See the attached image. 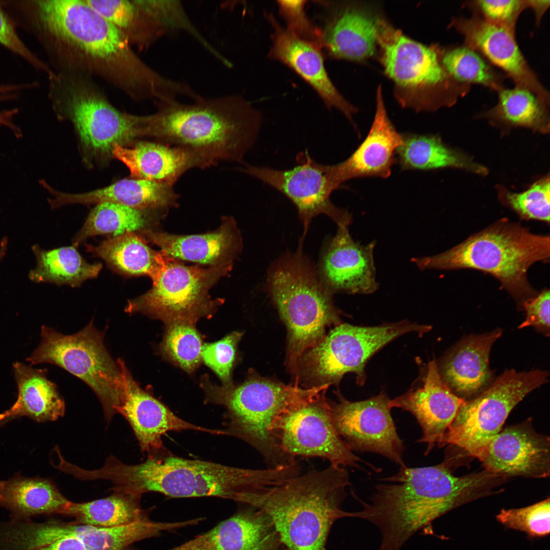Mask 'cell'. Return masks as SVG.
Wrapping results in <instances>:
<instances>
[{"instance_id":"39","label":"cell","mask_w":550,"mask_h":550,"mask_svg":"<svg viewBox=\"0 0 550 550\" xmlns=\"http://www.w3.org/2000/svg\"><path fill=\"white\" fill-rule=\"evenodd\" d=\"M87 4L119 30L131 45L150 46L164 35L157 22L138 0H86Z\"/></svg>"},{"instance_id":"8","label":"cell","mask_w":550,"mask_h":550,"mask_svg":"<svg viewBox=\"0 0 550 550\" xmlns=\"http://www.w3.org/2000/svg\"><path fill=\"white\" fill-rule=\"evenodd\" d=\"M85 75L56 72L49 79V96L53 107L71 120L81 141L91 152L112 155L115 145L124 146L148 136L149 115L135 116L115 108Z\"/></svg>"},{"instance_id":"27","label":"cell","mask_w":550,"mask_h":550,"mask_svg":"<svg viewBox=\"0 0 550 550\" xmlns=\"http://www.w3.org/2000/svg\"><path fill=\"white\" fill-rule=\"evenodd\" d=\"M281 544L270 519L257 509L240 512L167 550H282Z\"/></svg>"},{"instance_id":"3","label":"cell","mask_w":550,"mask_h":550,"mask_svg":"<svg viewBox=\"0 0 550 550\" xmlns=\"http://www.w3.org/2000/svg\"><path fill=\"white\" fill-rule=\"evenodd\" d=\"M193 101H155L157 111L149 115V136L193 150L213 166L220 161L241 162L257 139L260 112L236 95L200 96Z\"/></svg>"},{"instance_id":"44","label":"cell","mask_w":550,"mask_h":550,"mask_svg":"<svg viewBox=\"0 0 550 550\" xmlns=\"http://www.w3.org/2000/svg\"><path fill=\"white\" fill-rule=\"evenodd\" d=\"M496 518L505 527L526 532L530 536H545L550 531L549 499L526 507L503 509Z\"/></svg>"},{"instance_id":"43","label":"cell","mask_w":550,"mask_h":550,"mask_svg":"<svg viewBox=\"0 0 550 550\" xmlns=\"http://www.w3.org/2000/svg\"><path fill=\"white\" fill-rule=\"evenodd\" d=\"M502 200L522 219L549 223L550 182L545 177L519 193L504 191Z\"/></svg>"},{"instance_id":"45","label":"cell","mask_w":550,"mask_h":550,"mask_svg":"<svg viewBox=\"0 0 550 550\" xmlns=\"http://www.w3.org/2000/svg\"><path fill=\"white\" fill-rule=\"evenodd\" d=\"M7 543L9 550H89L72 537L46 536L39 532L33 524H22L13 529Z\"/></svg>"},{"instance_id":"47","label":"cell","mask_w":550,"mask_h":550,"mask_svg":"<svg viewBox=\"0 0 550 550\" xmlns=\"http://www.w3.org/2000/svg\"><path fill=\"white\" fill-rule=\"evenodd\" d=\"M466 5L485 20L514 33L518 17L528 8L527 0H477Z\"/></svg>"},{"instance_id":"34","label":"cell","mask_w":550,"mask_h":550,"mask_svg":"<svg viewBox=\"0 0 550 550\" xmlns=\"http://www.w3.org/2000/svg\"><path fill=\"white\" fill-rule=\"evenodd\" d=\"M396 154L402 171H430L446 168L485 175L487 170L469 156L446 145L437 135L407 133Z\"/></svg>"},{"instance_id":"19","label":"cell","mask_w":550,"mask_h":550,"mask_svg":"<svg viewBox=\"0 0 550 550\" xmlns=\"http://www.w3.org/2000/svg\"><path fill=\"white\" fill-rule=\"evenodd\" d=\"M450 25L463 37L464 44L503 70L515 86L531 91L549 104V93L526 61L514 33L474 13L469 18H454Z\"/></svg>"},{"instance_id":"17","label":"cell","mask_w":550,"mask_h":550,"mask_svg":"<svg viewBox=\"0 0 550 550\" xmlns=\"http://www.w3.org/2000/svg\"><path fill=\"white\" fill-rule=\"evenodd\" d=\"M390 400L382 392L356 402L341 396L338 403H329L332 421L351 451L377 453L404 467V447L391 416Z\"/></svg>"},{"instance_id":"40","label":"cell","mask_w":550,"mask_h":550,"mask_svg":"<svg viewBox=\"0 0 550 550\" xmlns=\"http://www.w3.org/2000/svg\"><path fill=\"white\" fill-rule=\"evenodd\" d=\"M162 210H142L115 203H99L91 211L75 235L72 245L77 248L88 238L97 235L112 234L115 237L150 229L148 227L154 213Z\"/></svg>"},{"instance_id":"5","label":"cell","mask_w":550,"mask_h":550,"mask_svg":"<svg viewBox=\"0 0 550 550\" xmlns=\"http://www.w3.org/2000/svg\"><path fill=\"white\" fill-rule=\"evenodd\" d=\"M290 475L286 466L248 469L174 456H151L138 464L117 461L111 478L117 489L139 497L157 492L173 498L213 497L237 502L242 493L276 485Z\"/></svg>"},{"instance_id":"4","label":"cell","mask_w":550,"mask_h":550,"mask_svg":"<svg viewBox=\"0 0 550 550\" xmlns=\"http://www.w3.org/2000/svg\"><path fill=\"white\" fill-rule=\"evenodd\" d=\"M350 485L347 470L330 464L243 493L239 502L266 515L288 550H324L333 525L348 517L341 505Z\"/></svg>"},{"instance_id":"13","label":"cell","mask_w":550,"mask_h":550,"mask_svg":"<svg viewBox=\"0 0 550 550\" xmlns=\"http://www.w3.org/2000/svg\"><path fill=\"white\" fill-rule=\"evenodd\" d=\"M324 385L312 394L295 402L272 422L270 430L286 461L296 457H320L330 464L359 468L364 462L347 447L333 424L330 403Z\"/></svg>"},{"instance_id":"30","label":"cell","mask_w":550,"mask_h":550,"mask_svg":"<svg viewBox=\"0 0 550 550\" xmlns=\"http://www.w3.org/2000/svg\"><path fill=\"white\" fill-rule=\"evenodd\" d=\"M502 330L472 335L462 339L449 353L441 367V377L458 396L467 397L479 391L489 381V357Z\"/></svg>"},{"instance_id":"50","label":"cell","mask_w":550,"mask_h":550,"mask_svg":"<svg viewBox=\"0 0 550 550\" xmlns=\"http://www.w3.org/2000/svg\"><path fill=\"white\" fill-rule=\"evenodd\" d=\"M526 312L525 320L518 326L522 328L534 326L549 333V291L543 289L535 296L528 298L522 303Z\"/></svg>"},{"instance_id":"25","label":"cell","mask_w":550,"mask_h":550,"mask_svg":"<svg viewBox=\"0 0 550 550\" xmlns=\"http://www.w3.org/2000/svg\"><path fill=\"white\" fill-rule=\"evenodd\" d=\"M465 401L443 381L433 360L428 365L423 386L390 400L389 406L391 409L408 411L415 417L423 431L418 442L427 444V455L439 443Z\"/></svg>"},{"instance_id":"28","label":"cell","mask_w":550,"mask_h":550,"mask_svg":"<svg viewBox=\"0 0 550 550\" xmlns=\"http://www.w3.org/2000/svg\"><path fill=\"white\" fill-rule=\"evenodd\" d=\"M42 186L52 196V209L67 204L112 202L142 210L167 209L177 204L178 195L173 186L154 181L125 179L108 186L81 194H68L53 189L44 180Z\"/></svg>"},{"instance_id":"29","label":"cell","mask_w":550,"mask_h":550,"mask_svg":"<svg viewBox=\"0 0 550 550\" xmlns=\"http://www.w3.org/2000/svg\"><path fill=\"white\" fill-rule=\"evenodd\" d=\"M139 232L171 258L210 266L232 262L241 245L235 223L228 218L216 231L203 234L178 235L150 229Z\"/></svg>"},{"instance_id":"24","label":"cell","mask_w":550,"mask_h":550,"mask_svg":"<svg viewBox=\"0 0 550 550\" xmlns=\"http://www.w3.org/2000/svg\"><path fill=\"white\" fill-rule=\"evenodd\" d=\"M373 241L362 245L354 241L348 226H338L322 259L321 281L331 292L371 294L378 289Z\"/></svg>"},{"instance_id":"9","label":"cell","mask_w":550,"mask_h":550,"mask_svg":"<svg viewBox=\"0 0 550 550\" xmlns=\"http://www.w3.org/2000/svg\"><path fill=\"white\" fill-rule=\"evenodd\" d=\"M105 331H99L93 319L82 329L64 335L43 325L41 342L27 358L32 365L58 366L87 384L99 398L105 419L110 421L125 395L121 371L104 345Z\"/></svg>"},{"instance_id":"20","label":"cell","mask_w":550,"mask_h":550,"mask_svg":"<svg viewBox=\"0 0 550 550\" xmlns=\"http://www.w3.org/2000/svg\"><path fill=\"white\" fill-rule=\"evenodd\" d=\"M266 16L273 30L269 58L293 70L315 91L328 109L339 110L352 122L353 115L358 109L342 96L333 84L325 67L321 49L291 33L272 14Z\"/></svg>"},{"instance_id":"38","label":"cell","mask_w":550,"mask_h":550,"mask_svg":"<svg viewBox=\"0 0 550 550\" xmlns=\"http://www.w3.org/2000/svg\"><path fill=\"white\" fill-rule=\"evenodd\" d=\"M498 102L485 113L492 121L525 127L541 133L549 130V104L531 91L518 86L499 91Z\"/></svg>"},{"instance_id":"36","label":"cell","mask_w":550,"mask_h":550,"mask_svg":"<svg viewBox=\"0 0 550 550\" xmlns=\"http://www.w3.org/2000/svg\"><path fill=\"white\" fill-rule=\"evenodd\" d=\"M69 502L44 479L17 478L0 483V503L20 515L62 514Z\"/></svg>"},{"instance_id":"35","label":"cell","mask_w":550,"mask_h":550,"mask_svg":"<svg viewBox=\"0 0 550 550\" xmlns=\"http://www.w3.org/2000/svg\"><path fill=\"white\" fill-rule=\"evenodd\" d=\"M32 250L36 265L29 277L34 282L78 287L86 280L96 278L102 268L101 263L87 262L72 245L49 250L35 245Z\"/></svg>"},{"instance_id":"31","label":"cell","mask_w":550,"mask_h":550,"mask_svg":"<svg viewBox=\"0 0 550 550\" xmlns=\"http://www.w3.org/2000/svg\"><path fill=\"white\" fill-rule=\"evenodd\" d=\"M172 522L149 518L128 525L103 527L74 522L50 521L37 524L38 530L49 537H72L89 550H125L131 544L156 536L173 529Z\"/></svg>"},{"instance_id":"52","label":"cell","mask_w":550,"mask_h":550,"mask_svg":"<svg viewBox=\"0 0 550 550\" xmlns=\"http://www.w3.org/2000/svg\"><path fill=\"white\" fill-rule=\"evenodd\" d=\"M5 256V253L3 251L0 250V261Z\"/></svg>"},{"instance_id":"37","label":"cell","mask_w":550,"mask_h":550,"mask_svg":"<svg viewBox=\"0 0 550 550\" xmlns=\"http://www.w3.org/2000/svg\"><path fill=\"white\" fill-rule=\"evenodd\" d=\"M141 497L114 491L106 498L88 502L70 501L62 514L75 518L74 522L98 527L128 525L148 517L140 504Z\"/></svg>"},{"instance_id":"18","label":"cell","mask_w":550,"mask_h":550,"mask_svg":"<svg viewBox=\"0 0 550 550\" xmlns=\"http://www.w3.org/2000/svg\"><path fill=\"white\" fill-rule=\"evenodd\" d=\"M487 471L506 478H543L550 473L549 437L530 421L502 429L476 456Z\"/></svg>"},{"instance_id":"22","label":"cell","mask_w":550,"mask_h":550,"mask_svg":"<svg viewBox=\"0 0 550 550\" xmlns=\"http://www.w3.org/2000/svg\"><path fill=\"white\" fill-rule=\"evenodd\" d=\"M322 9L321 49L335 59L361 61L375 52L377 20L350 4L316 2Z\"/></svg>"},{"instance_id":"46","label":"cell","mask_w":550,"mask_h":550,"mask_svg":"<svg viewBox=\"0 0 550 550\" xmlns=\"http://www.w3.org/2000/svg\"><path fill=\"white\" fill-rule=\"evenodd\" d=\"M17 25L0 2V45L21 58L33 69L45 74L49 78L54 70L34 53L21 39Z\"/></svg>"},{"instance_id":"10","label":"cell","mask_w":550,"mask_h":550,"mask_svg":"<svg viewBox=\"0 0 550 550\" xmlns=\"http://www.w3.org/2000/svg\"><path fill=\"white\" fill-rule=\"evenodd\" d=\"M302 389L298 383L285 385L253 379L233 387L214 390L215 398L227 407L230 418L228 432L245 441L263 456L269 468L289 463L279 450L270 430L276 419L289 406L318 389Z\"/></svg>"},{"instance_id":"41","label":"cell","mask_w":550,"mask_h":550,"mask_svg":"<svg viewBox=\"0 0 550 550\" xmlns=\"http://www.w3.org/2000/svg\"><path fill=\"white\" fill-rule=\"evenodd\" d=\"M441 62L455 80L471 86L480 85L497 92L504 88L506 77L478 51L463 44L441 50Z\"/></svg>"},{"instance_id":"26","label":"cell","mask_w":550,"mask_h":550,"mask_svg":"<svg viewBox=\"0 0 550 550\" xmlns=\"http://www.w3.org/2000/svg\"><path fill=\"white\" fill-rule=\"evenodd\" d=\"M112 155L127 166L133 178L171 186L191 169L213 166L193 150L158 141L139 142L131 148L116 145Z\"/></svg>"},{"instance_id":"42","label":"cell","mask_w":550,"mask_h":550,"mask_svg":"<svg viewBox=\"0 0 550 550\" xmlns=\"http://www.w3.org/2000/svg\"><path fill=\"white\" fill-rule=\"evenodd\" d=\"M194 324L184 321L168 324L161 344L164 354L188 372L194 371L202 360V340Z\"/></svg>"},{"instance_id":"2","label":"cell","mask_w":550,"mask_h":550,"mask_svg":"<svg viewBox=\"0 0 550 550\" xmlns=\"http://www.w3.org/2000/svg\"><path fill=\"white\" fill-rule=\"evenodd\" d=\"M453 459L446 457L436 465L401 467L395 475L382 479L366 503L355 496L363 506L350 512L349 517L370 521L379 530L378 550H401L420 530L450 510L474 499L493 493L499 477L484 470L464 476L453 475Z\"/></svg>"},{"instance_id":"16","label":"cell","mask_w":550,"mask_h":550,"mask_svg":"<svg viewBox=\"0 0 550 550\" xmlns=\"http://www.w3.org/2000/svg\"><path fill=\"white\" fill-rule=\"evenodd\" d=\"M296 161L297 164L288 170L246 164L240 170L288 198L297 209L305 234L311 220L321 214L338 226H349L352 222L350 213L331 202V195L338 188L330 177L328 165L317 162L307 151L299 153Z\"/></svg>"},{"instance_id":"14","label":"cell","mask_w":550,"mask_h":550,"mask_svg":"<svg viewBox=\"0 0 550 550\" xmlns=\"http://www.w3.org/2000/svg\"><path fill=\"white\" fill-rule=\"evenodd\" d=\"M232 267V262L207 268L188 266L168 256L152 288L128 300L129 314L141 313L167 324L184 321L195 323L216 306L209 294L210 288Z\"/></svg>"},{"instance_id":"51","label":"cell","mask_w":550,"mask_h":550,"mask_svg":"<svg viewBox=\"0 0 550 550\" xmlns=\"http://www.w3.org/2000/svg\"><path fill=\"white\" fill-rule=\"evenodd\" d=\"M528 8L534 12L536 24H539L542 16L549 6L550 1L545 0H528Z\"/></svg>"},{"instance_id":"32","label":"cell","mask_w":550,"mask_h":550,"mask_svg":"<svg viewBox=\"0 0 550 550\" xmlns=\"http://www.w3.org/2000/svg\"><path fill=\"white\" fill-rule=\"evenodd\" d=\"M18 394L16 401L0 414V422L8 418L26 416L38 422L54 421L64 416L65 404L56 385L46 376L47 371L22 363L13 364Z\"/></svg>"},{"instance_id":"11","label":"cell","mask_w":550,"mask_h":550,"mask_svg":"<svg viewBox=\"0 0 550 550\" xmlns=\"http://www.w3.org/2000/svg\"><path fill=\"white\" fill-rule=\"evenodd\" d=\"M431 329L408 321L367 327L340 323L304 353L299 373L314 387L330 385L348 372L356 374L358 382L363 384L365 366L376 352L404 334H423Z\"/></svg>"},{"instance_id":"12","label":"cell","mask_w":550,"mask_h":550,"mask_svg":"<svg viewBox=\"0 0 550 550\" xmlns=\"http://www.w3.org/2000/svg\"><path fill=\"white\" fill-rule=\"evenodd\" d=\"M548 372L508 370L476 398L465 400L437 444H450L476 457L497 435L510 412L529 393L547 381Z\"/></svg>"},{"instance_id":"7","label":"cell","mask_w":550,"mask_h":550,"mask_svg":"<svg viewBox=\"0 0 550 550\" xmlns=\"http://www.w3.org/2000/svg\"><path fill=\"white\" fill-rule=\"evenodd\" d=\"M268 286L287 327L288 366L298 380L304 353L324 337L328 327L341 323L332 292L299 253L272 266Z\"/></svg>"},{"instance_id":"23","label":"cell","mask_w":550,"mask_h":550,"mask_svg":"<svg viewBox=\"0 0 550 550\" xmlns=\"http://www.w3.org/2000/svg\"><path fill=\"white\" fill-rule=\"evenodd\" d=\"M118 363L125 395L116 408L128 421L143 451L152 452L163 447L161 437L167 432L191 430L214 434H227L225 431L208 429L189 423L175 415L164 404L142 390L134 380L124 362Z\"/></svg>"},{"instance_id":"33","label":"cell","mask_w":550,"mask_h":550,"mask_svg":"<svg viewBox=\"0 0 550 550\" xmlns=\"http://www.w3.org/2000/svg\"><path fill=\"white\" fill-rule=\"evenodd\" d=\"M87 250L104 260L114 271L127 277L147 276L155 283L168 256L152 250L136 232H128L86 245Z\"/></svg>"},{"instance_id":"48","label":"cell","mask_w":550,"mask_h":550,"mask_svg":"<svg viewBox=\"0 0 550 550\" xmlns=\"http://www.w3.org/2000/svg\"><path fill=\"white\" fill-rule=\"evenodd\" d=\"M242 334L233 332L214 343L202 346V359L225 383L230 386L232 368L235 359L236 346Z\"/></svg>"},{"instance_id":"1","label":"cell","mask_w":550,"mask_h":550,"mask_svg":"<svg viewBox=\"0 0 550 550\" xmlns=\"http://www.w3.org/2000/svg\"><path fill=\"white\" fill-rule=\"evenodd\" d=\"M10 11L57 72L98 76L138 100L159 99L173 89L172 79L145 64L126 36L85 0H16Z\"/></svg>"},{"instance_id":"15","label":"cell","mask_w":550,"mask_h":550,"mask_svg":"<svg viewBox=\"0 0 550 550\" xmlns=\"http://www.w3.org/2000/svg\"><path fill=\"white\" fill-rule=\"evenodd\" d=\"M377 42L384 72L399 88L431 91L442 106L452 105L469 91L470 86L457 82L446 71L437 46L410 39L379 18Z\"/></svg>"},{"instance_id":"49","label":"cell","mask_w":550,"mask_h":550,"mask_svg":"<svg viewBox=\"0 0 550 550\" xmlns=\"http://www.w3.org/2000/svg\"><path fill=\"white\" fill-rule=\"evenodd\" d=\"M306 2V1H278L277 4L280 13L286 21V28L298 38L321 49V31L319 27L307 15L305 10Z\"/></svg>"},{"instance_id":"21","label":"cell","mask_w":550,"mask_h":550,"mask_svg":"<svg viewBox=\"0 0 550 550\" xmlns=\"http://www.w3.org/2000/svg\"><path fill=\"white\" fill-rule=\"evenodd\" d=\"M403 142V134L396 130L388 116L379 86L374 118L366 137L345 160L328 165L333 182L339 188L342 184L354 178H388L396 163L397 151Z\"/></svg>"},{"instance_id":"6","label":"cell","mask_w":550,"mask_h":550,"mask_svg":"<svg viewBox=\"0 0 550 550\" xmlns=\"http://www.w3.org/2000/svg\"><path fill=\"white\" fill-rule=\"evenodd\" d=\"M549 250V235L534 234L504 219L443 253L411 261L422 270L470 268L489 273L522 303L537 294L527 279L528 269L536 262L548 260Z\"/></svg>"}]
</instances>
